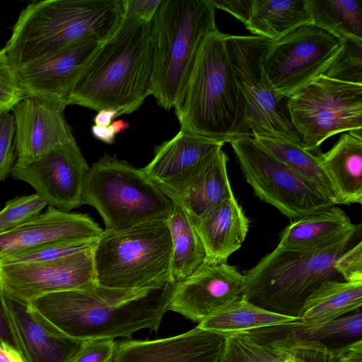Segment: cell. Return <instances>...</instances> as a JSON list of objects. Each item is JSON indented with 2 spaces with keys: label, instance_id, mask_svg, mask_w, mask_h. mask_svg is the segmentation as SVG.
<instances>
[{
  "label": "cell",
  "instance_id": "obj_10",
  "mask_svg": "<svg viewBox=\"0 0 362 362\" xmlns=\"http://www.w3.org/2000/svg\"><path fill=\"white\" fill-rule=\"evenodd\" d=\"M271 42L256 35L226 34L229 58L245 100L247 129L251 137L272 134L302 146L286 103L276 95L262 67V57Z\"/></svg>",
  "mask_w": 362,
  "mask_h": 362
},
{
  "label": "cell",
  "instance_id": "obj_23",
  "mask_svg": "<svg viewBox=\"0 0 362 362\" xmlns=\"http://www.w3.org/2000/svg\"><path fill=\"white\" fill-rule=\"evenodd\" d=\"M223 145L180 129L172 139L156 146L153 158L141 169L158 187L172 186Z\"/></svg>",
  "mask_w": 362,
  "mask_h": 362
},
{
  "label": "cell",
  "instance_id": "obj_7",
  "mask_svg": "<svg viewBox=\"0 0 362 362\" xmlns=\"http://www.w3.org/2000/svg\"><path fill=\"white\" fill-rule=\"evenodd\" d=\"M95 284L138 291L172 283V244L166 221L103 231L93 250Z\"/></svg>",
  "mask_w": 362,
  "mask_h": 362
},
{
  "label": "cell",
  "instance_id": "obj_9",
  "mask_svg": "<svg viewBox=\"0 0 362 362\" xmlns=\"http://www.w3.org/2000/svg\"><path fill=\"white\" fill-rule=\"evenodd\" d=\"M286 107L302 146L320 153L328 138L362 129V84L322 74L288 98Z\"/></svg>",
  "mask_w": 362,
  "mask_h": 362
},
{
  "label": "cell",
  "instance_id": "obj_49",
  "mask_svg": "<svg viewBox=\"0 0 362 362\" xmlns=\"http://www.w3.org/2000/svg\"><path fill=\"white\" fill-rule=\"evenodd\" d=\"M338 356H339V355H338ZM336 362H341V361H340L339 360L338 356H337V361H336Z\"/></svg>",
  "mask_w": 362,
  "mask_h": 362
},
{
  "label": "cell",
  "instance_id": "obj_15",
  "mask_svg": "<svg viewBox=\"0 0 362 362\" xmlns=\"http://www.w3.org/2000/svg\"><path fill=\"white\" fill-rule=\"evenodd\" d=\"M101 43L88 37L14 69L25 97L65 110L78 78Z\"/></svg>",
  "mask_w": 362,
  "mask_h": 362
},
{
  "label": "cell",
  "instance_id": "obj_40",
  "mask_svg": "<svg viewBox=\"0 0 362 362\" xmlns=\"http://www.w3.org/2000/svg\"><path fill=\"white\" fill-rule=\"evenodd\" d=\"M115 349L114 339L88 340L73 362H112Z\"/></svg>",
  "mask_w": 362,
  "mask_h": 362
},
{
  "label": "cell",
  "instance_id": "obj_34",
  "mask_svg": "<svg viewBox=\"0 0 362 362\" xmlns=\"http://www.w3.org/2000/svg\"><path fill=\"white\" fill-rule=\"evenodd\" d=\"M98 239L64 240L43 243L9 254L0 259V264L54 260L92 247Z\"/></svg>",
  "mask_w": 362,
  "mask_h": 362
},
{
  "label": "cell",
  "instance_id": "obj_1",
  "mask_svg": "<svg viewBox=\"0 0 362 362\" xmlns=\"http://www.w3.org/2000/svg\"><path fill=\"white\" fill-rule=\"evenodd\" d=\"M173 285L122 291L95 284L49 293L28 305L51 329L73 339L131 338L139 330L158 329Z\"/></svg>",
  "mask_w": 362,
  "mask_h": 362
},
{
  "label": "cell",
  "instance_id": "obj_5",
  "mask_svg": "<svg viewBox=\"0 0 362 362\" xmlns=\"http://www.w3.org/2000/svg\"><path fill=\"white\" fill-rule=\"evenodd\" d=\"M361 225L337 241L320 247H277L244 272L243 298L269 311L299 318L308 296L325 281L339 280L337 259L350 247Z\"/></svg>",
  "mask_w": 362,
  "mask_h": 362
},
{
  "label": "cell",
  "instance_id": "obj_26",
  "mask_svg": "<svg viewBox=\"0 0 362 362\" xmlns=\"http://www.w3.org/2000/svg\"><path fill=\"white\" fill-rule=\"evenodd\" d=\"M357 226L344 211L332 206L295 219L284 230L276 247L303 249L326 245Z\"/></svg>",
  "mask_w": 362,
  "mask_h": 362
},
{
  "label": "cell",
  "instance_id": "obj_24",
  "mask_svg": "<svg viewBox=\"0 0 362 362\" xmlns=\"http://www.w3.org/2000/svg\"><path fill=\"white\" fill-rule=\"evenodd\" d=\"M209 264L226 263L245 239L249 221L234 194L193 221Z\"/></svg>",
  "mask_w": 362,
  "mask_h": 362
},
{
  "label": "cell",
  "instance_id": "obj_35",
  "mask_svg": "<svg viewBox=\"0 0 362 362\" xmlns=\"http://www.w3.org/2000/svg\"><path fill=\"white\" fill-rule=\"evenodd\" d=\"M47 206L36 193L17 196L8 200L0 211V234L12 230L35 218Z\"/></svg>",
  "mask_w": 362,
  "mask_h": 362
},
{
  "label": "cell",
  "instance_id": "obj_20",
  "mask_svg": "<svg viewBox=\"0 0 362 362\" xmlns=\"http://www.w3.org/2000/svg\"><path fill=\"white\" fill-rule=\"evenodd\" d=\"M47 210L25 224L0 234V259L13 252L43 243L77 239H97L104 230L88 215Z\"/></svg>",
  "mask_w": 362,
  "mask_h": 362
},
{
  "label": "cell",
  "instance_id": "obj_16",
  "mask_svg": "<svg viewBox=\"0 0 362 362\" xmlns=\"http://www.w3.org/2000/svg\"><path fill=\"white\" fill-rule=\"evenodd\" d=\"M245 276L226 263L204 262L192 275L173 285L168 310L201 322L243 298Z\"/></svg>",
  "mask_w": 362,
  "mask_h": 362
},
{
  "label": "cell",
  "instance_id": "obj_28",
  "mask_svg": "<svg viewBox=\"0 0 362 362\" xmlns=\"http://www.w3.org/2000/svg\"><path fill=\"white\" fill-rule=\"evenodd\" d=\"M310 24L307 0H254L245 26L253 35L274 42Z\"/></svg>",
  "mask_w": 362,
  "mask_h": 362
},
{
  "label": "cell",
  "instance_id": "obj_3",
  "mask_svg": "<svg viewBox=\"0 0 362 362\" xmlns=\"http://www.w3.org/2000/svg\"><path fill=\"white\" fill-rule=\"evenodd\" d=\"M226 38L218 29L205 37L173 106L181 129L223 144L251 137Z\"/></svg>",
  "mask_w": 362,
  "mask_h": 362
},
{
  "label": "cell",
  "instance_id": "obj_11",
  "mask_svg": "<svg viewBox=\"0 0 362 362\" xmlns=\"http://www.w3.org/2000/svg\"><path fill=\"white\" fill-rule=\"evenodd\" d=\"M230 144L244 177L255 194L286 217L295 220L335 206L252 137L238 138Z\"/></svg>",
  "mask_w": 362,
  "mask_h": 362
},
{
  "label": "cell",
  "instance_id": "obj_45",
  "mask_svg": "<svg viewBox=\"0 0 362 362\" xmlns=\"http://www.w3.org/2000/svg\"><path fill=\"white\" fill-rule=\"evenodd\" d=\"M91 133L95 138L107 144H114L117 135L110 125L103 127L93 124L91 127Z\"/></svg>",
  "mask_w": 362,
  "mask_h": 362
},
{
  "label": "cell",
  "instance_id": "obj_36",
  "mask_svg": "<svg viewBox=\"0 0 362 362\" xmlns=\"http://www.w3.org/2000/svg\"><path fill=\"white\" fill-rule=\"evenodd\" d=\"M344 48L338 58L322 74L337 80L362 84V42L342 40Z\"/></svg>",
  "mask_w": 362,
  "mask_h": 362
},
{
  "label": "cell",
  "instance_id": "obj_6",
  "mask_svg": "<svg viewBox=\"0 0 362 362\" xmlns=\"http://www.w3.org/2000/svg\"><path fill=\"white\" fill-rule=\"evenodd\" d=\"M209 0H161L151 21L150 95L169 111L184 86L199 49L218 29Z\"/></svg>",
  "mask_w": 362,
  "mask_h": 362
},
{
  "label": "cell",
  "instance_id": "obj_4",
  "mask_svg": "<svg viewBox=\"0 0 362 362\" xmlns=\"http://www.w3.org/2000/svg\"><path fill=\"white\" fill-rule=\"evenodd\" d=\"M123 17L122 0L33 1L21 11L4 49L16 69L88 37L103 42Z\"/></svg>",
  "mask_w": 362,
  "mask_h": 362
},
{
  "label": "cell",
  "instance_id": "obj_18",
  "mask_svg": "<svg viewBox=\"0 0 362 362\" xmlns=\"http://www.w3.org/2000/svg\"><path fill=\"white\" fill-rule=\"evenodd\" d=\"M12 112L17 160L39 158L75 139L63 109L25 97Z\"/></svg>",
  "mask_w": 362,
  "mask_h": 362
},
{
  "label": "cell",
  "instance_id": "obj_13",
  "mask_svg": "<svg viewBox=\"0 0 362 362\" xmlns=\"http://www.w3.org/2000/svg\"><path fill=\"white\" fill-rule=\"evenodd\" d=\"M94 246L50 261L0 264L4 293L28 305L49 293L94 286Z\"/></svg>",
  "mask_w": 362,
  "mask_h": 362
},
{
  "label": "cell",
  "instance_id": "obj_27",
  "mask_svg": "<svg viewBox=\"0 0 362 362\" xmlns=\"http://www.w3.org/2000/svg\"><path fill=\"white\" fill-rule=\"evenodd\" d=\"M361 305L362 281L326 280L305 300L298 322L307 326L322 325Z\"/></svg>",
  "mask_w": 362,
  "mask_h": 362
},
{
  "label": "cell",
  "instance_id": "obj_19",
  "mask_svg": "<svg viewBox=\"0 0 362 362\" xmlns=\"http://www.w3.org/2000/svg\"><path fill=\"white\" fill-rule=\"evenodd\" d=\"M228 160L222 148H218L177 183L158 188L195 221L233 195L227 173Z\"/></svg>",
  "mask_w": 362,
  "mask_h": 362
},
{
  "label": "cell",
  "instance_id": "obj_44",
  "mask_svg": "<svg viewBox=\"0 0 362 362\" xmlns=\"http://www.w3.org/2000/svg\"><path fill=\"white\" fill-rule=\"evenodd\" d=\"M293 350L295 362H336L342 349L330 351L320 348L300 347Z\"/></svg>",
  "mask_w": 362,
  "mask_h": 362
},
{
  "label": "cell",
  "instance_id": "obj_48",
  "mask_svg": "<svg viewBox=\"0 0 362 362\" xmlns=\"http://www.w3.org/2000/svg\"><path fill=\"white\" fill-rule=\"evenodd\" d=\"M110 125L116 134L124 132L129 127L128 122L122 119L115 120Z\"/></svg>",
  "mask_w": 362,
  "mask_h": 362
},
{
  "label": "cell",
  "instance_id": "obj_41",
  "mask_svg": "<svg viewBox=\"0 0 362 362\" xmlns=\"http://www.w3.org/2000/svg\"><path fill=\"white\" fill-rule=\"evenodd\" d=\"M161 0H122L124 17L134 16L151 21Z\"/></svg>",
  "mask_w": 362,
  "mask_h": 362
},
{
  "label": "cell",
  "instance_id": "obj_37",
  "mask_svg": "<svg viewBox=\"0 0 362 362\" xmlns=\"http://www.w3.org/2000/svg\"><path fill=\"white\" fill-rule=\"evenodd\" d=\"M25 95L4 48L0 49V113L8 112Z\"/></svg>",
  "mask_w": 362,
  "mask_h": 362
},
{
  "label": "cell",
  "instance_id": "obj_32",
  "mask_svg": "<svg viewBox=\"0 0 362 362\" xmlns=\"http://www.w3.org/2000/svg\"><path fill=\"white\" fill-rule=\"evenodd\" d=\"M313 25L341 40L362 42V1L307 0Z\"/></svg>",
  "mask_w": 362,
  "mask_h": 362
},
{
  "label": "cell",
  "instance_id": "obj_31",
  "mask_svg": "<svg viewBox=\"0 0 362 362\" xmlns=\"http://www.w3.org/2000/svg\"><path fill=\"white\" fill-rule=\"evenodd\" d=\"M298 320L299 318L269 311L241 298L204 320L198 326L228 335Z\"/></svg>",
  "mask_w": 362,
  "mask_h": 362
},
{
  "label": "cell",
  "instance_id": "obj_22",
  "mask_svg": "<svg viewBox=\"0 0 362 362\" xmlns=\"http://www.w3.org/2000/svg\"><path fill=\"white\" fill-rule=\"evenodd\" d=\"M249 331L289 349L310 347L338 351L362 339V313L359 309L319 326L304 325L298 320Z\"/></svg>",
  "mask_w": 362,
  "mask_h": 362
},
{
  "label": "cell",
  "instance_id": "obj_47",
  "mask_svg": "<svg viewBox=\"0 0 362 362\" xmlns=\"http://www.w3.org/2000/svg\"><path fill=\"white\" fill-rule=\"evenodd\" d=\"M119 116L118 111L114 109L105 108L99 110L93 118V122L95 125L107 127L113 119Z\"/></svg>",
  "mask_w": 362,
  "mask_h": 362
},
{
  "label": "cell",
  "instance_id": "obj_29",
  "mask_svg": "<svg viewBox=\"0 0 362 362\" xmlns=\"http://www.w3.org/2000/svg\"><path fill=\"white\" fill-rule=\"evenodd\" d=\"M252 138L269 153L311 183L331 203L339 204L336 190L317 155L274 134L256 135Z\"/></svg>",
  "mask_w": 362,
  "mask_h": 362
},
{
  "label": "cell",
  "instance_id": "obj_21",
  "mask_svg": "<svg viewBox=\"0 0 362 362\" xmlns=\"http://www.w3.org/2000/svg\"><path fill=\"white\" fill-rule=\"evenodd\" d=\"M20 351L25 362H73L86 341L51 329L26 304L6 295Z\"/></svg>",
  "mask_w": 362,
  "mask_h": 362
},
{
  "label": "cell",
  "instance_id": "obj_2",
  "mask_svg": "<svg viewBox=\"0 0 362 362\" xmlns=\"http://www.w3.org/2000/svg\"><path fill=\"white\" fill-rule=\"evenodd\" d=\"M151 21L123 17L88 62L71 92L69 105L123 114L138 110L150 95Z\"/></svg>",
  "mask_w": 362,
  "mask_h": 362
},
{
  "label": "cell",
  "instance_id": "obj_42",
  "mask_svg": "<svg viewBox=\"0 0 362 362\" xmlns=\"http://www.w3.org/2000/svg\"><path fill=\"white\" fill-rule=\"evenodd\" d=\"M216 9L232 15L244 25L248 21L254 0H209Z\"/></svg>",
  "mask_w": 362,
  "mask_h": 362
},
{
  "label": "cell",
  "instance_id": "obj_30",
  "mask_svg": "<svg viewBox=\"0 0 362 362\" xmlns=\"http://www.w3.org/2000/svg\"><path fill=\"white\" fill-rule=\"evenodd\" d=\"M172 244L170 277L176 284L192 275L204 262L205 251L193 221L173 202L166 220Z\"/></svg>",
  "mask_w": 362,
  "mask_h": 362
},
{
  "label": "cell",
  "instance_id": "obj_43",
  "mask_svg": "<svg viewBox=\"0 0 362 362\" xmlns=\"http://www.w3.org/2000/svg\"><path fill=\"white\" fill-rule=\"evenodd\" d=\"M0 344H7L20 351L6 303V296L0 285ZM21 352V351H20Z\"/></svg>",
  "mask_w": 362,
  "mask_h": 362
},
{
  "label": "cell",
  "instance_id": "obj_25",
  "mask_svg": "<svg viewBox=\"0 0 362 362\" xmlns=\"http://www.w3.org/2000/svg\"><path fill=\"white\" fill-rule=\"evenodd\" d=\"M339 204L362 203V129L344 132L327 152L318 153Z\"/></svg>",
  "mask_w": 362,
  "mask_h": 362
},
{
  "label": "cell",
  "instance_id": "obj_8",
  "mask_svg": "<svg viewBox=\"0 0 362 362\" xmlns=\"http://www.w3.org/2000/svg\"><path fill=\"white\" fill-rule=\"evenodd\" d=\"M83 204L96 209L107 231L166 221L173 208L171 200L141 169L107 153L89 167Z\"/></svg>",
  "mask_w": 362,
  "mask_h": 362
},
{
  "label": "cell",
  "instance_id": "obj_38",
  "mask_svg": "<svg viewBox=\"0 0 362 362\" xmlns=\"http://www.w3.org/2000/svg\"><path fill=\"white\" fill-rule=\"evenodd\" d=\"M16 160L13 114L0 113V182L10 175Z\"/></svg>",
  "mask_w": 362,
  "mask_h": 362
},
{
  "label": "cell",
  "instance_id": "obj_33",
  "mask_svg": "<svg viewBox=\"0 0 362 362\" xmlns=\"http://www.w3.org/2000/svg\"><path fill=\"white\" fill-rule=\"evenodd\" d=\"M218 362H295L294 351L250 331L228 334Z\"/></svg>",
  "mask_w": 362,
  "mask_h": 362
},
{
  "label": "cell",
  "instance_id": "obj_14",
  "mask_svg": "<svg viewBox=\"0 0 362 362\" xmlns=\"http://www.w3.org/2000/svg\"><path fill=\"white\" fill-rule=\"evenodd\" d=\"M88 169L74 139L39 158L16 160L11 176L31 185L47 206L69 212L81 206Z\"/></svg>",
  "mask_w": 362,
  "mask_h": 362
},
{
  "label": "cell",
  "instance_id": "obj_46",
  "mask_svg": "<svg viewBox=\"0 0 362 362\" xmlns=\"http://www.w3.org/2000/svg\"><path fill=\"white\" fill-rule=\"evenodd\" d=\"M0 362H25L21 353L14 348L0 344Z\"/></svg>",
  "mask_w": 362,
  "mask_h": 362
},
{
  "label": "cell",
  "instance_id": "obj_39",
  "mask_svg": "<svg viewBox=\"0 0 362 362\" xmlns=\"http://www.w3.org/2000/svg\"><path fill=\"white\" fill-rule=\"evenodd\" d=\"M334 268L346 281H362V242L344 252L335 261Z\"/></svg>",
  "mask_w": 362,
  "mask_h": 362
},
{
  "label": "cell",
  "instance_id": "obj_17",
  "mask_svg": "<svg viewBox=\"0 0 362 362\" xmlns=\"http://www.w3.org/2000/svg\"><path fill=\"white\" fill-rule=\"evenodd\" d=\"M226 337L197 325L166 338L119 341L112 362H218Z\"/></svg>",
  "mask_w": 362,
  "mask_h": 362
},
{
  "label": "cell",
  "instance_id": "obj_12",
  "mask_svg": "<svg viewBox=\"0 0 362 362\" xmlns=\"http://www.w3.org/2000/svg\"><path fill=\"white\" fill-rule=\"evenodd\" d=\"M342 40L313 24L272 41L262 57V67L276 95L289 98L322 75L338 58Z\"/></svg>",
  "mask_w": 362,
  "mask_h": 362
}]
</instances>
